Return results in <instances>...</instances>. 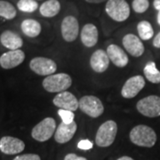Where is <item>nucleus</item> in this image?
<instances>
[{"instance_id":"33","label":"nucleus","mask_w":160,"mask_h":160,"mask_svg":"<svg viewBox=\"0 0 160 160\" xmlns=\"http://www.w3.org/2000/svg\"><path fill=\"white\" fill-rule=\"evenodd\" d=\"M153 6H154L155 9H157L158 11H160V0H154Z\"/></svg>"},{"instance_id":"31","label":"nucleus","mask_w":160,"mask_h":160,"mask_svg":"<svg viewBox=\"0 0 160 160\" xmlns=\"http://www.w3.org/2000/svg\"><path fill=\"white\" fill-rule=\"evenodd\" d=\"M153 46L156 48H160V32L154 38L153 40Z\"/></svg>"},{"instance_id":"27","label":"nucleus","mask_w":160,"mask_h":160,"mask_svg":"<svg viewBox=\"0 0 160 160\" xmlns=\"http://www.w3.org/2000/svg\"><path fill=\"white\" fill-rule=\"evenodd\" d=\"M58 114L61 117L63 123H65V124H70L74 121L75 115L73 111L60 109L58 110Z\"/></svg>"},{"instance_id":"1","label":"nucleus","mask_w":160,"mask_h":160,"mask_svg":"<svg viewBox=\"0 0 160 160\" xmlns=\"http://www.w3.org/2000/svg\"><path fill=\"white\" fill-rule=\"evenodd\" d=\"M129 137L132 142L140 147L152 148L157 142L156 132L150 126L145 125L134 126L130 132Z\"/></svg>"},{"instance_id":"19","label":"nucleus","mask_w":160,"mask_h":160,"mask_svg":"<svg viewBox=\"0 0 160 160\" xmlns=\"http://www.w3.org/2000/svg\"><path fill=\"white\" fill-rule=\"evenodd\" d=\"M0 42L5 47L11 50H18L23 46L22 38L12 30L4 31L0 36Z\"/></svg>"},{"instance_id":"22","label":"nucleus","mask_w":160,"mask_h":160,"mask_svg":"<svg viewBox=\"0 0 160 160\" xmlns=\"http://www.w3.org/2000/svg\"><path fill=\"white\" fill-rule=\"evenodd\" d=\"M144 76L150 83L159 84L160 83V71L156 67L154 62H149L146 64L143 69Z\"/></svg>"},{"instance_id":"26","label":"nucleus","mask_w":160,"mask_h":160,"mask_svg":"<svg viewBox=\"0 0 160 160\" xmlns=\"http://www.w3.org/2000/svg\"><path fill=\"white\" fill-rule=\"evenodd\" d=\"M132 9L137 13H143L148 10L149 6V0H133L132 1Z\"/></svg>"},{"instance_id":"9","label":"nucleus","mask_w":160,"mask_h":160,"mask_svg":"<svg viewBox=\"0 0 160 160\" xmlns=\"http://www.w3.org/2000/svg\"><path fill=\"white\" fill-rule=\"evenodd\" d=\"M145 86V79L142 76H133L126 80L121 89V95L126 99L134 98Z\"/></svg>"},{"instance_id":"2","label":"nucleus","mask_w":160,"mask_h":160,"mask_svg":"<svg viewBox=\"0 0 160 160\" xmlns=\"http://www.w3.org/2000/svg\"><path fill=\"white\" fill-rule=\"evenodd\" d=\"M43 87L48 92H62L72 85V78L66 73H58L47 76L43 80Z\"/></svg>"},{"instance_id":"14","label":"nucleus","mask_w":160,"mask_h":160,"mask_svg":"<svg viewBox=\"0 0 160 160\" xmlns=\"http://www.w3.org/2000/svg\"><path fill=\"white\" fill-rule=\"evenodd\" d=\"M123 46L126 51L133 57H140L144 52V46L136 35L126 34L122 40Z\"/></svg>"},{"instance_id":"30","label":"nucleus","mask_w":160,"mask_h":160,"mask_svg":"<svg viewBox=\"0 0 160 160\" xmlns=\"http://www.w3.org/2000/svg\"><path fill=\"white\" fill-rule=\"evenodd\" d=\"M64 160H87L86 158L84 157H79L78 155L74 154V153H69L67 154L64 158Z\"/></svg>"},{"instance_id":"8","label":"nucleus","mask_w":160,"mask_h":160,"mask_svg":"<svg viewBox=\"0 0 160 160\" xmlns=\"http://www.w3.org/2000/svg\"><path fill=\"white\" fill-rule=\"evenodd\" d=\"M29 68L36 74L47 77L54 74L57 69V65L54 61L49 58L36 57L30 61Z\"/></svg>"},{"instance_id":"24","label":"nucleus","mask_w":160,"mask_h":160,"mask_svg":"<svg viewBox=\"0 0 160 160\" xmlns=\"http://www.w3.org/2000/svg\"><path fill=\"white\" fill-rule=\"evenodd\" d=\"M16 15L17 12L13 5L5 0H0V17L6 20H12Z\"/></svg>"},{"instance_id":"23","label":"nucleus","mask_w":160,"mask_h":160,"mask_svg":"<svg viewBox=\"0 0 160 160\" xmlns=\"http://www.w3.org/2000/svg\"><path fill=\"white\" fill-rule=\"evenodd\" d=\"M138 34L142 40H149L154 36V29L152 25L147 21H142L137 25Z\"/></svg>"},{"instance_id":"4","label":"nucleus","mask_w":160,"mask_h":160,"mask_svg":"<svg viewBox=\"0 0 160 160\" xmlns=\"http://www.w3.org/2000/svg\"><path fill=\"white\" fill-rule=\"evenodd\" d=\"M105 11L112 20L122 22L130 16V6L126 0H108Z\"/></svg>"},{"instance_id":"6","label":"nucleus","mask_w":160,"mask_h":160,"mask_svg":"<svg viewBox=\"0 0 160 160\" xmlns=\"http://www.w3.org/2000/svg\"><path fill=\"white\" fill-rule=\"evenodd\" d=\"M136 109L147 118L160 117V97L157 95H149L141 99L136 104Z\"/></svg>"},{"instance_id":"15","label":"nucleus","mask_w":160,"mask_h":160,"mask_svg":"<svg viewBox=\"0 0 160 160\" xmlns=\"http://www.w3.org/2000/svg\"><path fill=\"white\" fill-rule=\"evenodd\" d=\"M77 129H78V126L75 121L70 124H65L62 122L58 126L56 131L54 132L55 142L61 144L68 142L73 138L77 132Z\"/></svg>"},{"instance_id":"35","label":"nucleus","mask_w":160,"mask_h":160,"mask_svg":"<svg viewBox=\"0 0 160 160\" xmlns=\"http://www.w3.org/2000/svg\"><path fill=\"white\" fill-rule=\"evenodd\" d=\"M158 22L160 25V11H158Z\"/></svg>"},{"instance_id":"13","label":"nucleus","mask_w":160,"mask_h":160,"mask_svg":"<svg viewBox=\"0 0 160 160\" xmlns=\"http://www.w3.org/2000/svg\"><path fill=\"white\" fill-rule=\"evenodd\" d=\"M25 149L23 141L12 136H4L0 140V150L6 155H16Z\"/></svg>"},{"instance_id":"11","label":"nucleus","mask_w":160,"mask_h":160,"mask_svg":"<svg viewBox=\"0 0 160 160\" xmlns=\"http://www.w3.org/2000/svg\"><path fill=\"white\" fill-rule=\"evenodd\" d=\"M52 102L60 109H67L73 112L79 108L78 100L69 92L64 91L57 93V95L53 98Z\"/></svg>"},{"instance_id":"17","label":"nucleus","mask_w":160,"mask_h":160,"mask_svg":"<svg viewBox=\"0 0 160 160\" xmlns=\"http://www.w3.org/2000/svg\"><path fill=\"white\" fill-rule=\"evenodd\" d=\"M107 53L109 60L112 63L118 68H124L128 64L129 59L125 51L115 44H112L108 46L107 48Z\"/></svg>"},{"instance_id":"32","label":"nucleus","mask_w":160,"mask_h":160,"mask_svg":"<svg viewBox=\"0 0 160 160\" xmlns=\"http://www.w3.org/2000/svg\"><path fill=\"white\" fill-rule=\"evenodd\" d=\"M88 3H91V4H101V3H103L105 1H108V0H85Z\"/></svg>"},{"instance_id":"3","label":"nucleus","mask_w":160,"mask_h":160,"mask_svg":"<svg viewBox=\"0 0 160 160\" xmlns=\"http://www.w3.org/2000/svg\"><path fill=\"white\" fill-rule=\"evenodd\" d=\"M118 132V125L113 120H108L104 122L98 128L95 143L98 147L107 148L115 142Z\"/></svg>"},{"instance_id":"18","label":"nucleus","mask_w":160,"mask_h":160,"mask_svg":"<svg viewBox=\"0 0 160 160\" xmlns=\"http://www.w3.org/2000/svg\"><path fill=\"white\" fill-rule=\"evenodd\" d=\"M81 41L86 47H93L97 44L99 32L95 25L88 23L86 24L81 30Z\"/></svg>"},{"instance_id":"16","label":"nucleus","mask_w":160,"mask_h":160,"mask_svg":"<svg viewBox=\"0 0 160 160\" xmlns=\"http://www.w3.org/2000/svg\"><path fill=\"white\" fill-rule=\"evenodd\" d=\"M109 58L107 52L99 49L92 54L90 59V65L93 71L97 73H102L109 68Z\"/></svg>"},{"instance_id":"28","label":"nucleus","mask_w":160,"mask_h":160,"mask_svg":"<svg viewBox=\"0 0 160 160\" xmlns=\"http://www.w3.org/2000/svg\"><path fill=\"white\" fill-rule=\"evenodd\" d=\"M13 160H41V158L37 154H23L15 157Z\"/></svg>"},{"instance_id":"7","label":"nucleus","mask_w":160,"mask_h":160,"mask_svg":"<svg viewBox=\"0 0 160 160\" xmlns=\"http://www.w3.org/2000/svg\"><path fill=\"white\" fill-rule=\"evenodd\" d=\"M79 109L83 113L93 118L102 116L104 111L102 101L93 95H86L81 98L79 100Z\"/></svg>"},{"instance_id":"12","label":"nucleus","mask_w":160,"mask_h":160,"mask_svg":"<svg viewBox=\"0 0 160 160\" xmlns=\"http://www.w3.org/2000/svg\"><path fill=\"white\" fill-rule=\"evenodd\" d=\"M25 60L24 52L18 50H10L0 56V66L5 69H13L19 66Z\"/></svg>"},{"instance_id":"20","label":"nucleus","mask_w":160,"mask_h":160,"mask_svg":"<svg viewBox=\"0 0 160 160\" xmlns=\"http://www.w3.org/2000/svg\"><path fill=\"white\" fill-rule=\"evenodd\" d=\"M21 29L23 34L29 38H36L41 33L42 27L38 21L33 19H26L21 24Z\"/></svg>"},{"instance_id":"34","label":"nucleus","mask_w":160,"mask_h":160,"mask_svg":"<svg viewBox=\"0 0 160 160\" xmlns=\"http://www.w3.org/2000/svg\"><path fill=\"white\" fill-rule=\"evenodd\" d=\"M118 160H134L133 158H132L130 157H128V156H123V157H121L119 158Z\"/></svg>"},{"instance_id":"10","label":"nucleus","mask_w":160,"mask_h":160,"mask_svg":"<svg viewBox=\"0 0 160 160\" xmlns=\"http://www.w3.org/2000/svg\"><path fill=\"white\" fill-rule=\"evenodd\" d=\"M62 36L66 42H73L77 39L79 32V25L77 18L74 16H66L62 22Z\"/></svg>"},{"instance_id":"5","label":"nucleus","mask_w":160,"mask_h":160,"mask_svg":"<svg viewBox=\"0 0 160 160\" xmlns=\"http://www.w3.org/2000/svg\"><path fill=\"white\" fill-rule=\"evenodd\" d=\"M56 131V122L52 118H46L37 126H35L31 131V136L37 142H44L48 141L54 134Z\"/></svg>"},{"instance_id":"29","label":"nucleus","mask_w":160,"mask_h":160,"mask_svg":"<svg viewBox=\"0 0 160 160\" xmlns=\"http://www.w3.org/2000/svg\"><path fill=\"white\" fill-rule=\"evenodd\" d=\"M78 147L80 149H83V150H88V149H91L92 148V143L89 140H82L78 142Z\"/></svg>"},{"instance_id":"25","label":"nucleus","mask_w":160,"mask_h":160,"mask_svg":"<svg viewBox=\"0 0 160 160\" xmlns=\"http://www.w3.org/2000/svg\"><path fill=\"white\" fill-rule=\"evenodd\" d=\"M17 7L23 12H33L38 8V4L36 0H19Z\"/></svg>"},{"instance_id":"21","label":"nucleus","mask_w":160,"mask_h":160,"mask_svg":"<svg viewBox=\"0 0 160 160\" xmlns=\"http://www.w3.org/2000/svg\"><path fill=\"white\" fill-rule=\"evenodd\" d=\"M61 10V4L58 0H47L44 2L39 8L42 16L46 18L54 17Z\"/></svg>"}]
</instances>
